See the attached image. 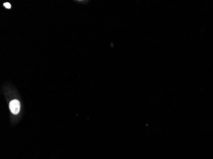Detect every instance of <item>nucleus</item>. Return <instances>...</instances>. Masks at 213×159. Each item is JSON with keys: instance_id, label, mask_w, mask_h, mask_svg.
I'll list each match as a JSON object with an SVG mask.
<instances>
[{"instance_id": "nucleus-1", "label": "nucleus", "mask_w": 213, "mask_h": 159, "mask_svg": "<svg viewBox=\"0 0 213 159\" xmlns=\"http://www.w3.org/2000/svg\"><path fill=\"white\" fill-rule=\"evenodd\" d=\"M9 108H10V110L11 111V112L14 115H17L20 111V102L18 100H16V99H14V100H12L10 102V105H9Z\"/></svg>"}, {"instance_id": "nucleus-2", "label": "nucleus", "mask_w": 213, "mask_h": 159, "mask_svg": "<svg viewBox=\"0 0 213 159\" xmlns=\"http://www.w3.org/2000/svg\"><path fill=\"white\" fill-rule=\"evenodd\" d=\"M3 5H4V7L5 8H11V5L9 3H5L3 4Z\"/></svg>"}]
</instances>
